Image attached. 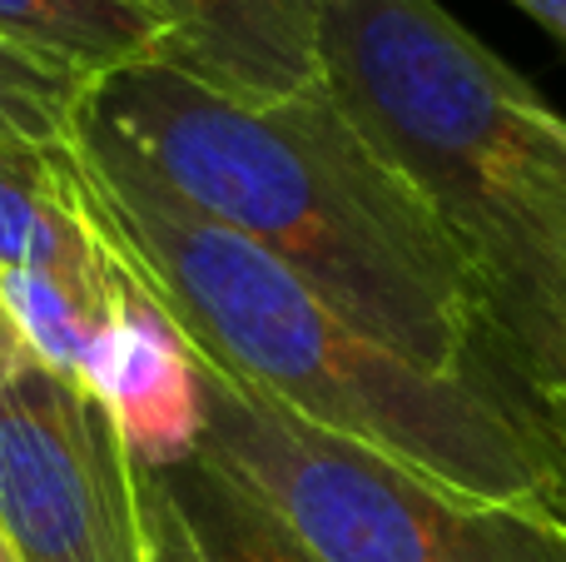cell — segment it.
<instances>
[{
	"label": "cell",
	"mask_w": 566,
	"mask_h": 562,
	"mask_svg": "<svg viewBox=\"0 0 566 562\" xmlns=\"http://www.w3.org/2000/svg\"><path fill=\"white\" fill-rule=\"evenodd\" d=\"M70 165L105 244L199 358L472 503L552 523L562 444L532 404L512 408L478 378L388 354L274 254L169 195L85 105L70 129Z\"/></svg>",
	"instance_id": "cell-1"
},
{
	"label": "cell",
	"mask_w": 566,
	"mask_h": 562,
	"mask_svg": "<svg viewBox=\"0 0 566 562\" xmlns=\"http://www.w3.org/2000/svg\"><path fill=\"white\" fill-rule=\"evenodd\" d=\"M85 110L169 195L274 254L388 354L472 378L468 358L488 334L478 279L328 80L244 105L135 60L90 80Z\"/></svg>",
	"instance_id": "cell-2"
},
{
	"label": "cell",
	"mask_w": 566,
	"mask_h": 562,
	"mask_svg": "<svg viewBox=\"0 0 566 562\" xmlns=\"http://www.w3.org/2000/svg\"><path fill=\"white\" fill-rule=\"evenodd\" d=\"M323 80L462 249L532 398L566 384V115L438 0H323Z\"/></svg>",
	"instance_id": "cell-3"
},
{
	"label": "cell",
	"mask_w": 566,
	"mask_h": 562,
	"mask_svg": "<svg viewBox=\"0 0 566 562\" xmlns=\"http://www.w3.org/2000/svg\"><path fill=\"white\" fill-rule=\"evenodd\" d=\"M199 368V454L274 508L318 562H566V533L522 508L472 503L373 448L313 428L229 378Z\"/></svg>",
	"instance_id": "cell-4"
},
{
	"label": "cell",
	"mask_w": 566,
	"mask_h": 562,
	"mask_svg": "<svg viewBox=\"0 0 566 562\" xmlns=\"http://www.w3.org/2000/svg\"><path fill=\"white\" fill-rule=\"evenodd\" d=\"M0 528L20 562H145L135 454L80 378L30 348L0 368Z\"/></svg>",
	"instance_id": "cell-5"
},
{
	"label": "cell",
	"mask_w": 566,
	"mask_h": 562,
	"mask_svg": "<svg viewBox=\"0 0 566 562\" xmlns=\"http://www.w3.org/2000/svg\"><path fill=\"white\" fill-rule=\"evenodd\" d=\"M80 384L105 404L135 464L169 468L199 454V368L169 314L119 264L109 309L80 364Z\"/></svg>",
	"instance_id": "cell-6"
},
{
	"label": "cell",
	"mask_w": 566,
	"mask_h": 562,
	"mask_svg": "<svg viewBox=\"0 0 566 562\" xmlns=\"http://www.w3.org/2000/svg\"><path fill=\"white\" fill-rule=\"evenodd\" d=\"M159 20L149 60L244 105L323 85V0H139Z\"/></svg>",
	"instance_id": "cell-7"
},
{
	"label": "cell",
	"mask_w": 566,
	"mask_h": 562,
	"mask_svg": "<svg viewBox=\"0 0 566 562\" xmlns=\"http://www.w3.org/2000/svg\"><path fill=\"white\" fill-rule=\"evenodd\" d=\"M0 269H50L109 299L119 259L85 215L65 145L0 135Z\"/></svg>",
	"instance_id": "cell-8"
},
{
	"label": "cell",
	"mask_w": 566,
	"mask_h": 562,
	"mask_svg": "<svg viewBox=\"0 0 566 562\" xmlns=\"http://www.w3.org/2000/svg\"><path fill=\"white\" fill-rule=\"evenodd\" d=\"M0 40L99 80L155 55L159 20L139 0H0Z\"/></svg>",
	"instance_id": "cell-9"
},
{
	"label": "cell",
	"mask_w": 566,
	"mask_h": 562,
	"mask_svg": "<svg viewBox=\"0 0 566 562\" xmlns=\"http://www.w3.org/2000/svg\"><path fill=\"white\" fill-rule=\"evenodd\" d=\"M159 478L175 493L205 562H318L283 528L274 508H264L239 478H229L205 454L159 468Z\"/></svg>",
	"instance_id": "cell-10"
},
{
	"label": "cell",
	"mask_w": 566,
	"mask_h": 562,
	"mask_svg": "<svg viewBox=\"0 0 566 562\" xmlns=\"http://www.w3.org/2000/svg\"><path fill=\"white\" fill-rule=\"evenodd\" d=\"M109 299L50 274V269H0V314L40 364L75 374L105 324Z\"/></svg>",
	"instance_id": "cell-11"
},
{
	"label": "cell",
	"mask_w": 566,
	"mask_h": 562,
	"mask_svg": "<svg viewBox=\"0 0 566 562\" xmlns=\"http://www.w3.org/2000/svg\"><path fill=\"white\" fill-rule=\"evenodd\" d=\"M90 95V75L65 60L0 40V135L30 145H65Z\"/></svg>",
	"instance_id": "cell-12"
},
{
	"label": "cell",
	"mask_w": 566,
	"mask_h": 562,
	"mask_svg": "<svg viewBox=\"0 0 566 562\" xmlns=\"http://www.w3.org/2000/svg\"><path fill=\"white\" fill-rule=\"evenodd\" d=\"M139 468V508H145V562H205L175 493L165 488L159 468Z\"/></svg>",
	"instance_id": "cell-13"
},
{
	"label": "cell",
	"mask_w": 566,
	"mask_h": 562,
	"mask_svg": "<svg viewBox=\"0 0 566 562\" xmlns=\"http://www.w3.org/2000/svg\"><path fill=\"white\" fill-rule=\"evenodd\" d=\"M517 10H527L532 20H537L542 30H552V35L566 45V0H512Z\"/></svg>",
	"instance_id": "cell-14"
},
{
	"label": "cell",
	"mask_w": 566,
	"mask_h": 562,
	"mask_svg": "<svg viewBox=\"0 0 566 562\" xmlns=\"http://www.w3.org/2000/svg\"><path fill=\"white\" fill-rule=\"evenodd\" d=\"M532 408H537L542 424L552 428V438L566 448V384H557L552 394H542V398H532Z\"/></svg>",
	"instance_id": "cell-15"
},
{
	"label": "cell",
	"mask_w": 566,
	"mask_h": 562,
	"mask_svg": "<svg viewBox=\"0 0 566 562\" xmlns=\"http://www.w3.org/2000/svg\"><path fill=\"white\" fill-rule=\"evenodd\" d=\"M552 523L566 533V448H562V473H557V488H552Z\"/></svg>",
	"instance_id": "cell-16"
},
{
	"label": "cell",
	"mask_w": 566,
	"mask_h": 562,
	"mask_svg": "<svg viewBox=\"0 0 566 562\" xmlns=\"http://www.w3.org/2000/svg\"><path fill=\"white\" fill-rule=\"evenodd\" d=\"M15 348H25V344H20L15 329H10V324H6V314H0V368H6V358L15 354Z\"/></svg>",
	"instance_id": "cell-17"
},
{
	"label": "cell",
	"mask_w": 566,
	"mask_h": 562,
	"mask_svg": "<svg viewBox=\"0 0 566 562\" xmlns=\"http://www.w3.org/2000/svg\"><path fill=\"white\" fill-rule=\"evenodd\" d=\"M0 562H20L15 543H10V538H6V528H0Z\"/></svg>",
	"instance_id": "cell-18"
}]
</instances>
